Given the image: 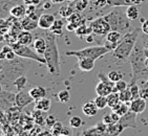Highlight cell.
<instances>
[{
    "instance_id": "cell-1",
    "label": "cell",
    "mask_w": 148,
    "mask_h": 136,
    "mask_svg": "<svg viewBox=\"0 0 148 136\" xmlns=\"http://www.w3.org/2000/svg\"><path fill=\"white\" fill-rule=\"evenodd\" d=\"M31 68V61L19 56L14 60H1V71H0V82L2 89L12 91L15 88L14 82Z\"/></svg>"
},
{
    "instance_id": "cell-2",
    "label": "cell",
    "mask_w": 148,
    "mask_h": 136,
    "mask_svg": "<svg viewBox=\"0 0 148 136\" xmlns=\"http://www.w3.org/2000/svg\"><path fill=\"white\" fill-rule=\"evenodd\" d=\"M146 58L147 57L145 54V46L143 44L142 39H139L128 58V61L132 68V78H131L130 84L137 83V81L139 80L143 82L148 81V68L146 66Z\"/></svg>"
},
{
    "instance_id": "cell-3",
    "label": "cell",
    "mask_w": 148,
    "mask_h": 136,
    "mask_svg": "<svg viewBox=\"0 0 148 136\" xmlns=\"http://www.w3.org/2000/svg\"><path fill=\"white\" fill-rule=\"evenodd\" d=\"M44 38L47 42V47L43 54L44 59L46 60V66L49 69V72L53 75H60L61 68H60V54L58 49L56 35L51 31H45Z\"/></svg>"
},
{
    "instance_id": "cell-4",
    "label": "cell",
    "mask_w": 148,
    "mask_h": 136,
    "mask_svg": "<svg viewBox=\"0 0 148 136\" xmlns=\"http://www.w3.org/2000/svg\"><path fill=\"white\" fill-rule=\"evenodd\" d=\"M140 31H142V29H134L123 36V38L118 44L117 48L112 51V54L116 59L121 60V61L128 60L129 56L131 54L138 40H139Z\"/></svg>"
},
{
    "instance_id": "cell-5",
    "label": "cell",
    "mask_w": 148,
    "mask_h": 136,
    "mask_svg": "<svg viewBox=\"0 0 148 136\" xmlns=\"http://www.w3.org/2000/svg\"><path fill=\"white\" fill-rule=\"evenodd\" d=\"M104 18L109 23L111 31H117L122 34L126 33L130 27V20L127 17L126 12H123L118 7H114L110 13L105 15Z\"/></svg>"
},
{
    "instance_id": "cell-6",
    "label": "cell",
    "mask_w": 148,
    "mask_h": 136,
    "mask_svg": "<svg viewBox=\"0 0 148 136\" xmlns=\"http://www.w3.org/2000/svg\"><path fill=\"white\" fill-rule=\"evenodd\" d=\"M109 50L106 48L104 45H98V46H89L86 48L79 49V50H69L66 51V56L69 57H76L77 59L80 58H89V59L98 60L105 56Z\"/></svg>"
},
{
    "instance_id": "cell-7",
    "label": "cell",
    "mask_w": 148,
    "mask_h": 136,
    "mask_svg": "<svg viewBox=\"0 0 148 136\" xmlns=\"http://www.w3.org/2000/svg\"><path fill=\"white\" fill-rule=\"evenodd\" d=\"M11 46L13 47V49L15 50L16 54L19 56L21 58L29 60H34L36 62H39L41 64H45L46 65V60L44 59V57H40V54L36 52V50L33 49L27 45H21L18 42H15L13 44H11Z\"/></svg>"
},
{
    "instance_id": "cell-8",
    "label": "cell",
    "mask_w": 148,
    "mask_h": 136,
    "mask_svg": "<svg viewBox=\"0 0 148 136\" xmlns=\"http://www.w3.org/2000/svg\"><path fill=\"white\" fill-rule=\"evenodd\" d=\"M98 78L100 79V82L98 83V85L96 86V92H97L98 95L107 97L111 92H114V84H116V83L111 82L107 74H105L104 72L101 71V72L98 73Z\"/></svg>"
},
{
    "instance_id": "cell-9",
    "label": "cell",
    "mask_w": 148,
    "mask_h": 136,
    "mask_svg": "<svg viewBox=\"0 0 148 136\" xmlns=\"http://www.w3.org/2000/svg\"><path fill=\"white\" fill-rule=\"evenodd\" d=\"M89 26H90L92 33L97 36H100V37H106L107 34L111 31L109 23L106 21L104 17H99L97 19H95L94 21L90 22Z\"/></svg>"
},
{
    "instance_id": "cell-10",
    "label": "cell",
    "mask_w": 148,
    "mask_h": 136,
    "mask_svg": "<svg viewBox=\"0 0 148 136\" xmlns=\"http://www.w3.org/2000/svg\"><path fill=\"white\" fill-rule=\"evenodd\" d=\"M16 106V93L13 91L2 89L0 93V107L2 111H9L12 107Z\"/></svg>"
},
{
    "instance_id": "cell-11",
    "label": "cell",
    "mask_w": 148,
    "mask_h": 136,
    "mask_svg": "<svg viewBox=\"0 0 148 136\" xmlns=\"http://www.w3.org/2000/svg\"><path fill=\"white\" fill-rule=\"evenodd\" d=\"M34 101L35 99L32 97L29 92H26L25 90L18 91L16 93V107H18L19 109H23V108L27 107Z\"/></svg>"
},
{
    "instance_id": "cell-12",
    "label": "cell",
    "mask_w": 148,
    "mask_h": 136,
    "mask_svg": "<svg viewBox=\"0 0 148 136\" xmlns=\"http://www.w3.org/2000/svg\"><path fill=\"white\" fill-rule=\"evenodd\" d=\"M118 122H120L124 129H126V128L137 129V113L129 110L125 115L121 116V118H120V120Z\"/></svg>"
},
{
    "instance_id": "cell-13",
    "label": "cell",
    "mask_w": 148,
    "mask_h": 136,
    "mask_svg": "<svg viewBox=\"0 0 148 136\" xmlns=\"http://www.w3.org/2000/svg\"><path fill=\"white\" fill-rule=\"evenodd\" d=\"M22 2L23 0H0V7H1L2 18L6 17L14 6L18 5V4H22Z\"/></svg>"
},
{
    "instance_id": "cell-14",
    "label": "cell",
    "mask_w": 148,
    "mask_h": 136,
    "mask_svg": "<svg viewBox=\"0 0 148 136\" xmlns=\"http://www.w3.org/2000/svg\"><path fill=\"white\" fill-rule=\"evenodd\" d=\"M56 18L53 14H41L38 23H39V27L42 29H51V26L54 25Z\"/></svg>"
},
{
    "instance_id": "cell-15",
    "label": "cell",
    "mask_w": 148,
    "mask_h": 136,
    "mask_svg": "<svg viewBox=\"0 0 148 136\" xmlns=\"http://www.w3.org/2000/svg\"><path fill=\"white\" fill-rule=\"evenodd\" d=\"M129 109L137 114L143 113L146 109V99L143 97H138V99L131 101L129 104Z\"/></svg>"
},
{
    "instance_id": "cell-16",
    "label": "cell",
    "mask_w": 148,
    "mask_h": 136,
    "mask_svg": "<svg viewBox=\"0 0 148 136\" xmlns=\"http://www.w3.org/2000/svg\"><path fill=\"white\" fill-rule=\"evenodd\" d=\"M95 63H96V60L94 59L80 58V59H78V67L80 68V70L84 71V72H88L95 68Z\"/></svg>"
},
{
    "instance_id": "cell-17",
    "label": "cell",
    "mask_w": 148,
    "mask_h": 136,
    "mask_svg": "<svg viewBox=\"0 0 148 136\" xmlns=\"http://www.w3.org/2000/svg\"><path fill=\"white\" fill-rule=\"evenodd\" d=\"M21 26H22L23 31H34L37 27H39V23H38V20L34 19V18L29 17V16H25L24 18L21 19Z\"/></svg>"
},
{
    "instance_id": "cell-18",
    "label": "cell",
    "mask_w": 148,
    "mask_h": 136,
    "mask_svg": "<svg viewBox=\"0 0 148 136\" xmlns=\"http://www.w3.org/2000/svg\"><path fill=\"white\" fill-rule=\"evenodd\" d=\"M33 40H34V36L29 31H23L22 29L17 36V42L21 45L29 46L33 43Z\"/></svg>"
},
{
    "instance_id": "cell-19",
    "label": "cell",
    "mask_w": 148,
    "mask_h": 136,
    "mask_svg": "<svg viewBox=\"0 0 148 136\" xmlns=\"http://www.w3.org/2000/svg\"><path fill=\"white\" fill-rule=\"evenodd\" d=\"M98 110H99V108L97 107L95 101L94 102H92V101H88V102H86L85 104L82 106L83 113L85 114V115H87L88 117L95 116V115L98 113Z\"/></svg>"
},
{
    "instance_id": "cell-20",
    "label": "cell",
    "mask_w": 148,
    "mask_h": 136,
    "mask_svg": "<svg viewBox=\"0 0 148 136\" xmlns=\"http://www.w3.org/2000/svg\"><path fill=\"white\" fill-rule=\"evenodd\" d=\"M47 47V42L44 37H38L34 41V49L40 56H43Z\"/></svg>"
},
{
    "instance_id": "cell-21",
    "label": "cell",
    "mask_w": 148,
    "mask_h": 136,
    "mask_svg": "<svg viewBox=\"0 0 148 136\" xmlns=\"http://www.w3.org/2000/svg\"><path fill=\"white\" fill-rule=\"evenodd\" d=\"M123 130H124V128L121 126V124L117 122L114 125L107 126V129L104 132L103 136H119L123 132Z\"/></svg>"
},
{
    "instance_id": "cell-22",
    "label": "cell",
    "mask_w": 148,
    "mask_h": 136,
    "mask_svg": "<svg viewBox=\"0 0 148 136\" xmlns=\"http://www.w3.org/2000/svg\"><path fill=\"white\" fill-rule=\"evenodd\" d=\"M11 17H14L16 19H22L26 16V6L23 4H18L14 6L10 12Z\"/></svg>"
},
{
    "instance_id": "cell-23",
    "label": "cell",
    "mask_w": 148,
    "mask_h": 136,
    "mask_svg": "<svg viewBox=\"0 0 148 136\" xmlns=\"http://www.w3.org/2000/svg\"><path fill=\"white\" fill-rule=\"evenodd\" d=\"M29 92L35 101H38V99H41L46 97V89L44 87H41V86L33 87Z\"/></svg>"
},
{
    "instance_id": "cell-24",
    "label": "cell",
    "mask_w": 148,
    "mask_h": 136,
    "mask_svg": "<svg viewBox=\"0 0 148 136\" xmlns=\"http://www.w3.org/2000/svg\"><path fill=\"white\" fill-rule=\"evenodd\" d=\"M67 23H71L74 26H76V29H78L80 25L85 23V19L80 15L79 12H75L74 14L67 18Z\"/></svg>"
},
{
    "instance_id": "cell-25",
    "label": "cell",
    "mask_w": 148,
    "mask_h": 136,
    "mask_svg": "<svg viewBox=\"0 0 148 136\" xmlns=\"http://www.w3.org/2000/svg\"><path fill=\"white\" fill-rule=\"evenodd\" d=\"M51 107V101L47 97H43L41 99L36 101V109L41 110L43 112H47Z\"/></svg>"
},
{
    "instance_id": "cell-26",
    "label": "cell",
    "mask_w": 148,
    "mask_h": 136,
    "mask_svg": "<svg viewBox=\"0 0 148 136\" xmlns=\"http://www.w3.org/2000/svg\"><path fill=\"white\" fill-rule=\"evenodd\" d=\"M120 118H121V116H120L119 114H117L116 112H114V111H111V113L105 114V115L103 116L102 122H104L105 125L109 126V125L117 124V122L120 120Z\"/></svg>"
},
{
    "instance_id": "cell-27",
    "label": "cell",
    "mask_w": 148,
    "mask_h": 136,
    "mask_svg": "<svg viewBox=\"0 0 148 136\" xmlns=\"http://www.w3.org/2000/svg\"><path fill=\"white\" fill-rule=\"evenodd\" d=\"M76 35H77L79 38H84V37H87L89 36L90 34H92V31H91L90 26L86 25L85 23L82 24V25H80L76 31H75Z\"/></svg>"
},
{
    "instance_id": "cell-28",
    "label": "cell",
    "mask_w": 148,
    "mask_h": 136,
    "mask_svg": "<svg viewBox=\"0 0 148 136\" xmlns=\"http://www.w3.org/2000/svg\"><path fill=\"white\" fill-rule=\"evenodd\" d=\"M111 110L114 111V112H116L117 114H119L120 116H123V115H125V114L127 113L130 109H129V104L120 102L119 104H118L114 108H112Z\"/></svg>"
},
{
    "instance_id": "cell-29",
    "label": "cell",
    "mask_w": 148,
    "mask_h": 136,
    "mask_svg": "<svg viewBox=\"0 0 148 136\" xmlns=\"http://www.w3.org/2000/svg\"><path fill=\"white\" fill-rule=\"evenodd\" d=\"M126 15L129 18V20H137L139 18L140 11L138 9V6L136 4H131V5L127 6L126 9Z\"/></svg>"
},
{
    "instance_id": "cell-30",
    "label": "cell",
    "mask_w": 148,
    "mask_h": 136,
    "mask_svg": "<svg viewBox=\"0 0 148 136\" xmlns=\"http://www.w3.org/2000/svg\"><path fill=\"white\" fill-rule=\"evenodd\" d=\"M89 2H90V0H75L73 1L71 3V5L74 6V9L76 12H82L88 6Z\"/></svg>"
},
{
    "instance_id": "cell-31",
    "label": "cell",
    "mask_w": 148,
    "mask_h": 136,
    "mask_svg": "<svg viewBox=\"0 0 148 136\" xmlns=\"http://www.w3.org/2000/svg\"><path fill=\"white\" fill-rule=\"evenodd\" d=\"M63 25H64V20L62 19H56L54 25L51 26V31L56 36H61L62 35V29H63Z\"/></svg>"
},
{
    "instance_id": "cell-32",
    "label": "cell",
    "mask_w": 148,
    "mask_h": 136,
    "mask_svg": "<svg viewBox=\"0 0 148 136\" xmlns=\"http://www.w3.org/2000/svg\"><path fill=\"white\" fill-rule=\"evenodd\" d=\"M131 0H107V6L118 7V6H129L131 5Z\"/></svg>"
},
{
    "instance_id": "cell-33",
    "label": "cell",
    "mask_w": 148,
    "mask_h": 136,
    "mask_svg": "<svg viewBox=\"0 0 148 136\" xmlns=\"http://www.w3.org/2000/svg\"><path fill=\"white\" fill-rule=\"evenodd\" d=\"M107 101H108V107H110L111 109L114 108L121 102L119 92H111L109 95H107Z\"/></svg>"
},
{
    "instance_id": "cell-34",
    "label": "cell",
    "mask_w": 148,
    "mask_h": 136,
    "mask_svg": "<svg viewBox=\"0 0 148 136\" xmlns=\"http://www.w3.org/2000/svg\"><path fill=\"white\" fill-rule=\"evenodd\" d=\"M27 85V79H26L25 75H21V77L18 78L16 81L14 82V86H15V89L18 91H21V90H24Z\"/></svg>"
},
{
    "instance_id": "cell-35",
    "label": "cell",
    "mask_w": 148,
    "mask_h": 136,
    "mask_svg": "<svg viewBox=\"0 0 148 136\" xmlns=\"http://www.w3.org/2000/svg\"><path fill=\"white\" fill-rule=\"evenodd\" d=\"M122 34L120 33V31H110L107 34L106 36L105 40L109 41V42H112V43H119L122 39Z\"/></svg>"
},
{
    "instance_id": "cell-36",
    "label": "cell",
    "mask_w": 148,
    "mask_h": 136,
    "mask_svg": "<svg viewBox=\"0 0 148 136\" xmlns=\"http://www.w3.org/2000/svg\"><path fill=\"white\" fill-rule=\"evenodd\" d=\"M75 9H74V6L71 5V3H69V5H64V6H62L61 9H60V11H59V14H60V16L61 17H63V18H67L71 16V15H73L75 13Z\"/></svg>"
},
{
    "instance_id": "cell-37",
    "label": "cell",
    "mask_w": 148,
    "mask_h": 136,
    "mask_svg": "<svg viewBox=\"0 0 148 136\" xmlns=\"http://www.w3.org/2000/svg\"><path fill=\"white\" fill-rule=\"evenodd\" d=\"M80 136H103V134L97 128V126H94V127H90L84 130Z\"/></svg>"
},
{
    "instance_id": "cell-38",
    "label": "cell",
    "mask_w": 148,
    "mask_h": 136,
    "mask_svg": "<svg viewBox=\"0 0 148 136\" xmlns=\"http://www.w3.org/2000/svg\"><path fill=\"white\" fill-rule=\"evenodd\" d=\"M119 94H120V99H121V102L126 103V104H130V102L132 101V95H131L129 87L127 88L126 90L122 91V92H119Z\"/></svg>"
},
{
    "instance_id": "cell-39",
    "label": "cell",
    "mask_w": 148,
    "mask_h": 136,
    "mask_svg": "<svg viewBox=\"0 0 148 136\" xmlns=\"http://www.w3.org/2000/svg\"><path fill=\"white\" fill-rule=\"evenodd\" d=\"M95 103L99 109H104L108 106V101H107V97H102V95H98L95 99Z\"/></svg>"
},
{
    "instance_id": "cell-40",
    "label": "cell",
    "mask_w": 148,
    "mask_h": 136,
    "mask_svg": "<svg viewBox=\"0 0 148 136\" xmlns=\"http://www.w3.org/2000/svg\"><path fill=\"white\" fill-rule=\"evenodd\" d=\"M89 4L92 10H100L107 6V0H90Z\"/></svg>"
},
{
    "instance_id": "cell-41",
    "label": "cell",
    "mask_w": 148,
    "mask_h": 136,
    "mask_svg": "<svg viewBox=\"0 0 148 136\" xmlns=\"http://www.w3.org/2000/svg\"><path fill=\"white\" fill-rule=\"evenodd\" d=\"M57 97H58V99H59L60 103H63V104L69 103V99H71L69 91V90H61L59 93L57 94Z\"/></svg>"
},
{
    "instance_id": "cell-42",
    "label": "cell",
    "mask_w": 148,
    "mask_h": 136,
    "mask_svg": "<svg viewBox=\"0 0 148 136\" xmlns=\"http://www.w3.org/2000/svg\"><path fill=\"white\" fill-rule=\"evenodd\" d=\"M128 87H129V89H130L131 95H132V101L138 99V97H141V90H140L139 86L137 85V83H134V84H129Z\"/></svg>"
},
{
    "instance_id": "cell-43",
    "label": "cell",
    "mask_w": 148,
    "mask_h": 136,
    "mask_svg": "<svg viewBox=\"0 0 148 136\" xmlns=\"http://www.w3.org/2000/svg\"><path fill=\"white\" fill-rule=\"evenodd\" d=\"M107 75H108L109 80H110L111 82H114V83L119 82L120 80L123 79V74L121 73L120 71H118V70H111V71H109Z\"/></svg>"
},
{
    "instance_id": "cell-44",
    "label": "cell",
    "mask_w": 148,
    "mask_h": 136,
    "mask_svg": "<svg viewBox=\"0 0 148 136\" xmlns=\"http://www.w3.org/2000/svg\"><path fill=\"white\" fill-rule=\"evenodd\" d=\"M128 88V84L125 82V81H123V80H120L119 82H117L114 84V92H122V91L126 90Z\"/></svg>"
},
{
    "instance_id": "cell-45",
    "label": "cell",
    "mask_w": 148,
    "mask_h": 136,
    "mask_svg": "<svg viewBox=\"0 0 148 136\" xmlns=\"http://www.w3.org/2000/svg\"><path fill=\"white\" fill-rule=\"evenodd\" d=\"M63 128L62 122H57L53 127H51V136H60L61 135V129Z\"/></svg>"
},
{
    "instance_id": "cell-46",
    "label": "cell",
    "mask_w": 148,
    "mask_h": 136,
    "mask_svg": "<svg viewBox=\"0 0 148 136\" xmlns=\"http://www.w3.org/2000/svg\"><path fill=\"white\" fill-rule=\"evenodd\" d=\"M82 124H83L82 119H81V117H79V116H73V117H71V119H69V126H71V128H74V129L80 128L81 126H82Z\"/></svg>"
},
{
    "instance_id": "cell-47",
    "label": "cell",
    "mask_w": 148,
    "mask_h": 136,
    "mask_svg": "<svg viewBox=\"0 0 148 136\" xmlns=\"http://www.w3.org/2000/svg\"><path fill=\"white\" fill-rule=\"evenodd\" d=\"M23 3L25 5H35L40 7L44 3V0H23Z\"/></svg>"
},
{
    "instance_id": "cell-48",
    "label": "cell",
    "mask_w": 148,
    "mask_h": 136,
    "mask_svg": "<svg viewBox=\"0 0 148 136\" xmlns=\"http://www.w3.org/2000/svg\"><path fill=\"white\" fill-rule=\"evenodd\" d=\"M11 49H13V47H12L11 45H4L2 47V49H1V52H0V59L1 60H5V56H6V54L9 52Z\"/></svg>"
},
{
    "instance_id": "cell-49",
    "label": "cell",
    "mask_w": 148,
    "mask_h": 136,
    "mask_svg": "<svg viewBox=\"0 0 148 136\" xmlns=\"http://www.w3.org/2000/svg\"><path fill=\"white\" fill-rule=\"evenodd\" d=\"M119 43H112V42H109V41H107V40H105V42H104V44L103 45L105 46L106 48L108 49L109 51H114V49L117 48V46Z\"/></svg>"
},
{
    "instance_id": "cell-50",
    "label": "cell",
    "mask_w": 148,
    "mask_h": 136,
    "mask_svg": "<svg viewBox=\"0 0 148 136\" xmlns=\"http://www.w3.org/2000/svg\"><path fill=\"white\" fill-rule=\"evenodd\" d=\"M56 122H57V120H56V117H55L54 115L47 116V117H46V119H45V124L47 126H49V127H53Z\"/></svg>"
},
{
    "instance_id": "cell-51",
    "label": "cell",
    "mask_w": 148,
    "mask_h": 136,
    "mask_svg": "<svg viewBox=\"0 0 148 136\" xmlns=\"http://www.w3.org/2000/svg\"><path fill=\"white\" fill-rule=\"evenodd\" d=\"M141 97H143V99H148V82L146 83L145 87L141 90Z\"/></svg>"
},
{
    "instance_id": "cell-52",
    "label": "cell",
    "mask_w": 148,
    "mask_h": 136,
    "mask_svg": "<svg viewBox=\"0 0 148 136\" xmlns=\"http://www.w3.org/2000/svg\"><path fill=\"white\" fill-rule=\"evenodd\" d=\"M38 7L35 5H26V15L34 14L35 12H37Z\"/></svg>"
},
{
    "instance_id": "cell-53",
    "label": "cell",
    "mask_w": 148,
    "mask_h": 136,
    "mask_svg": "<svg viewBox=\"0 0 148 136\" xmlns=\"http://www.w3.org/2000/svg\"><path fill=\"white\" fill-rule=\"evenodd\" d=\"M73 132H71V128H67V127H63L61 129V135H66V136H71Z\"/></svg>"
},
{
    "instance_id": "cell-54",
    "label": "cell",
    "mask_w": 148,
    "mask_h": 136,
    "mask_svg": "<svg viewBox=\"0 0 148 136\" xmlns=\"http://www.w3.org/2000/svg\"><path fill=\"white\" fill-rule=\"evenodd\" d=\"M142 31L144 33L145 35H148V20H145L142 24V27H141Z\"/></svg>"
},
{
    "instance_id": "cell-55",
    "label": "cell",
    "mask_w": 148,
    "mask_h": 136,
    "mask_svg": "<svg viewBox=\"0 0 148 136\" xmlns=\"http://www.w3.org/2000/svg\"><path fill=\"white\" fill-rule=\"evenodd\" d=\"M51 4H53V2L51 1H46V2H44L42 4V9L43 10H51Z\"/></svg>"
},
{
    "instance_id": "cell-56",
    "label": "cell",
    "mask_w": 148,
    "mask_h": 136,
    "mask_svg": "<svg viewBox=\"0 0 148 136\" xmlns=\"http://www.w3.org/2000/svg\"><path fill=\"white\" fill-rule=\"evenodd\" d=\"M142 41H143L144 46H145L146 48H148V35H145V36L142 38Z\"/></svg>"
},
{
    "instance_id": "cell-57",
    "label": "cell",
    "mask_w": 148,
    "mask_h": 136,
    "mask_svg": "<svg viewBox=\"0 0 148 136\" xmlns=\"http://www.w3.org/2000/svg\"><path fill=\"white\" fill-rule=\"evenodd\" d=\"M144 1H145V0H131V3H132V4H136V5H139V4L143 3Z\"/></svg>"
},
{
    "instance_id": "cell-58",
    "label": "cell",
    "mask_w": 148,
    "mask_h": 136,
    "mask_svg": "<svg viewBox=\"0 0 148 136\" xmlns=\"http://www.w3.org/2000/svg\"><path fill=\"white\" fill-rule=\"evenodd\" d=\"M51 1L53 2V4H59V3L64 2V1H66V0H51Z\"/></svg>"
},
{
    "instance_id": "cell-59",
    "label": "cell",
    "mask_w": 148,
    "mask_h": 136,
    "mask_svg": "<svg viewBox=\"0 0 148 136\" xmlns=\"http://www.w3.org/2000/svg\"><path fill=\"white\" fill-rule=\"evenodd\" d=\"M60 136H66V135H60Z\"/></svg>"
}]
</instances>
